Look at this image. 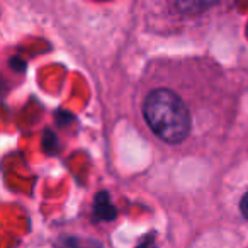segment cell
I'll use <instances>...</instances> for the list:
<instances>
[{
    "instance_id": "cell-4",
    "label": "cell",
    "mask_w": 248,
    "mask_h": 248,
    "mask_svg": "<svg viewBox=\"0 0 248 248\" xmlns=\"http://www.w3.org/2000/svg\"><path fill=\"white\" fill-rule=\"evenodd\" d=\"M56 248H102V245L95 240H89V238L66 236L56 243Z\"/></svg>"
},
{
    "instance_id": "cell-1",
    "label": "cell",
    "mask_w": 248,
    "mask_h": 248,
    "mask_svg": "<svg viewBox=\"0 0 248 248\" xmlns=\"http://www.w3.org/2000/svg\"><path fill=\"white\" fill-rule=\"evenodd\" d=\"M143 114L150 129L170 145L182 143L190 133V114L184 100L167 89L148 93Z\"/></svg>"
},
{
    "instance_id": "cell-5",
    "label": "cell",
    "mask_w": 248,
    "mask_h": 248,
    "mask_svg": "<svg viewBox=\"0 0 248 248\" xmlns=\"http://www.w3.org/2000/svg\"><path fill=\"white\" fill-rule=\"evenodd\" d=\"M136 248H156V245H155V240H153V236H150V234H148V236H146L145 240H143Z\"/></svg>"
},
{
    "instance_id": "cell-6",
    "label": "cell",
    "mask_w": 248,
    "mask_h": 248,
    "mask_svg": "<svg viewBox=\"0 0 248 248\" xmlns=\"http://www.w3.org/2000/svg\"><path fill=\"white\" fill-rule=\"evenodd\" d=\"M240 211H241V214H243V216L248 219V192L245 194L243 197H241V202H240Z\"/></svg>"
},
{
    "instance_id": "cell-2",
    "label": "cell",
    "mask_w": 248,
    "mask_h": 248,
    "mask_svg": "<svg viewBox=\"0 0 248 248\" xmlns=\"http://www.w3.org/2000/svg\"><path fill=\"white\" fill-rule=\"evenodd\" d=\"M217 0H169L170 9L177 14H199L211 9Z\"/></svg>"
},
{
    "instance_id": "cell-3",
    "label": "cell",
    "mask_w": 248,
    "mask_h": 248,
    "mask_svg": "<svg viewBox=\"0 0 248 248\" xmlns=\"http://www.w3.org/2000/svg\"><path fill=\"white\" fill-rule=\"evenodd\" d=\"M93 213H95L97 219L102 221H110L116 217V207L110 202V197L106 192H100L95 196L93 201Z\"/></svg>"
}]
</instances>
